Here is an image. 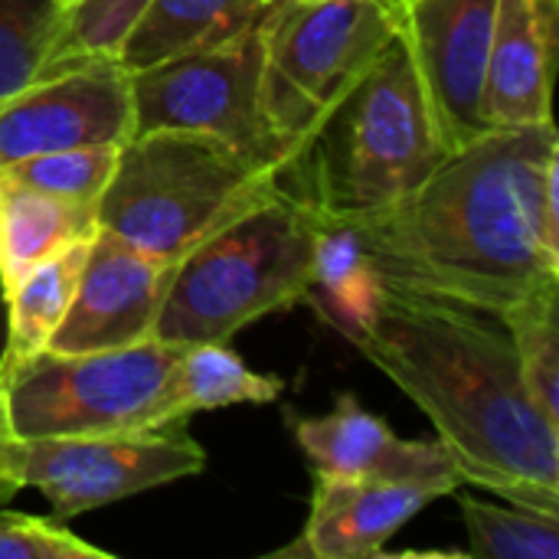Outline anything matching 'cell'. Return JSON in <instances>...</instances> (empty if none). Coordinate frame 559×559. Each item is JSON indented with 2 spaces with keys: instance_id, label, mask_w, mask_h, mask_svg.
Listing matches in <instances>:
<instances>
[{
  "instance_id": "1",
  "label": "cell",
  "mask_w": 559,
  "mask_h": 559,
  "mask_svg": "<svg viewBox=\"0 0 559 559\" xmlns=\"http://www.w3.org/2000/svg\"><path fill=\"white\" fill-rule=\"evenodd\" d=\"M350 226L386 285L501 318L559 285L557 128H491Z\"/></svg>"
},
{
  "instance_id": "2",
  "label": "cell",
  "mask_w": 559,
  "mask_h": 559,
  "mask_svg": "<svg viewBox=\"0 0 559 559\" xmlns=\"http://www.w3.org/2000/svg\"><path fill=\"white\" fill-rule=\"evenodd\" d=\"M347 341L432 419L462 481L559 518V429L534 406L501 318L383 282Z\"/></svg>"
},
{
  "instance_id": "3",
  "label": "cell",
  "mask_w": 559,
  "mask_h": 559,
  "mask_svg": "<svg viewBox=\"0 0 559 559\" xmlns=\"http://www.w3.org/2000/svg\"><path fill=\"white\" fill-rule=\"evenodd\" d=\"M413 62L393 39L318 124L285 174L321 219L357 223L409 197L442 160Z\"/></svg>"
},
{
  "instance_id": "4",
  "label": "cell",
  "mask_w": 559,
  "mask_h": 559,
  "mask_svg": "<svg viewBox=\"0 0 559 559\" xmlns=\"http://www.w3.org/2000/svg\"><path fill=\"white\" fill-rule=\"evenodd\" d=\"M318 213L285 183L197 242L177 265L154 324L164 344H229L246 324L308 298Z\"/></svg>"
},
{
  "instance_id": "5",
  "label": "cell",
  "mask_w": 559,
  "mask_h": 559,
  "mask_svg": "<svg viewBox=\"0 0 559 559\" xmlns=\"http://www.w3.org/2000/svg\"><path fill=\"white\" fill-rule=\"evenodd\" d=\"M285 167L262 164L210 134H131L95 206L98 229L128 246L180 262L197 242L269 200Z\"/></svg>"
},
{
  "instance_id": "6",
  "label": "cell",
  "mask_w": 559,
  "mask_h": 559,
  "mask_svg": "<svg viewBox=\"0 0 559 559\" xmlns=\"http://www.w3.org/2000/svg\"><path fill=\"white\" fill-rule=\"evenodd\" d=\"M180 347L147 337L131 347L36 357L0 373L16 439L102 436L174 419V370Z\"/></svg>"
},
{
  "instance_id": "7",
  "label": "cell",
  "mask_w": 559,
  "mask_h": 559,
  "mask_svg": "<svg viewBox=\"0 0 559 559\" xmlns=\"http://www.w3.org/2000/svg\"><path fill=\"white\" fill-rule=\"evenodd\" d=\"M393 39L390 0H272L262 20V111L295 160Z\"/></svg>"
},
{
  "instance_id": "8",
  "label": "cell",
  "mask_w": 559,
  "mask_h": 559,
  "mask_svg": "<svg viewBox=\"0 0 559 559\" xmlns=\"http://www.w3.org/2000/svg\"><path fill=\"white\" fill-rule=\"evenodd\" d=\"M128 85L131 134L197 131L285 174L295 164L262 111V23L213 49L128 72Z\"/></svg>"
},
{
  "instance_id": "9",
  "label": "cell",
  "mask_w": 559,
  "mask_h": 559,
  "mask_svg": "<svg viewBox=\"0 0 559 559\" xmlns=\"http://www.w3.org/2000/svg\"><path fill=\"white\" fill-rule=\"evenodd\" d=\"M190 419H174L147 429L20 439L16 465L23 488H36L56 521H69L151 488L200 475L206 468L203 445L187 429Z\"/></svg>"
},
{
  "instance_id": "10",
  "label": "cell",
  "mask_w": 559,
  "mask_h": 559,
  "mask_svg": "<svg viewBox=\"0 0 559 559\" xmlns=\"http://www.w3.org/2000/svg\"><path fill=\"white\" fill-rule=\"evenodd\" d=\"M498 0H390L429 121L452 154L488 128L485 75Z\"/></svg>"
},
{
  "instance_id": "11",
  "label": "cell",
  "mask_w": 559,
  "mask_h": 559,
  "mask_svg": "<svg viewBox=\"0 0 559 559\" xmlns=\"http://www.w3.org/2000/svg\"><path fill=\"white\" fill-rule=\"evenodd\" d=\"M131 85L115 59H88L43 75L0 102V167L131 138Z\"/></svg>"
},
{
  "instance_id": "12",
  "label": "cell",
  "mask_w": 559,
  "mask_h": 559,
  "mask_svg": "<svg viewBox=\"0 0 559 559\" xmlns=\"http://www.w3.org/2000/svg\"><path fill=\"white\" fill-rule=\"evenodd\" d=\"M177 262L154 259L124 239L95 229L72 305L46 350L88 354L154 337V324Z\"/></svg>"
},
{
  "instance_id": "13",
  "label": "cell",
  "mask_w": 559,
  "mask_h": 559,
  "mask_svg": "<svg viewBox=\"0 0 559 559\" xmlns=\"http://www.w3.org/2000/svg\"><path fill=\"white\" fill-rule=\"evenodd\" d=\"M292 429L314 475L429 485L442 498L462 485L439 439H400L350 393H344L328 416H292Z\"/></svg>"
},
{
  "instance_id": "14",
  "label": "cell",
  "mask_w": 559,
  "mask_h": 559,
  "mask_svg": "<svg viewBox=\"0 0 559 559\" xmlns=\"http://www.w3.org/2000/svg\"><path fill=\"white\" fill-rule=\"evenodd\" d=\"M559 0H498L488 75L485 121L488 128H521L554 121V69H557Z\"/></svg>"
},
{
  "instance_id": "15",
  "label": "cell",
  "mask_w": 559,
  "mask_h": 559,
  "mask_svg": "<svg viewBox=\"0 0 559 559\" xmlns=\"http://www.w3.org/2000/svg\"><path fill=\"white\" fill-rule=\"evenodd\" d=\"M314 498L305 534L275 557L373 559L426 504L442 498L429 485L354 481L314 475Z\"/></svg>"
},
{
  "instance_id": "16",
  "label": "cell",
  "mask_w": 559,
  "mask_h": 559,
  "mask_svg": "<svg viewBox=\"0 0 559 559\" xmlns=\"http://www.w3.org/2000/svg\"><path fill=\"white\" fill-rule=\"evenodd\" d=\"M272 0H147L115 62L138 72L187 52L213 49L259 26Z\"/></svg>"
},
{
  "instance_id": "17",
  "label": "cell",
  "mask_w": 559,
  "mask_h": 559,
  "mask_svg": "<svg viewBox=\"0 0 559 559\" xmlns=\"http://www.w3.org/2000/svg\"><path fill=\"white\" fill-rule=\"evenodd\" d=\"M98 229L95 206L43 193L0 170V288L10 292L33 265L59 249L92 239Z\"/></svg>"
},
{
  "instance_id": "18",
  "label": "cell",
  "mask_w": 559,
  "mask_h": 559,
  "mask_svg": "<svg viewBox=\"0 0 559 559\" xmlns=\"http://www.w3.org/2000/svg\"><path fill=\"white\" fill-rule=\"evenodd\" d=\"M88 246H92V239H79V242L59 249L56 255L33 265L10 292H3V298H7V347L0 357V373L13 370L16 364L29 360L49 347V337L56 334V328L62 324L69 305H72L82 265L88 259Z\"/></svg>"
},
{
  "instance_id": "19",
  "label": "cell",
  "mask_w": 559,
  "mask_h": 559,
  "mask_svg": "<svg viewBox=\"0 0 559 559\" xmlns=\"http://www.w3.org/2000/svg\"><path fill=\"white\" fill-rule=\"evenodd\" d=\"M380 295L383 278L373 259L367 255L360 233L350 223L321 219L314 242L311 292L305 301H311L344 337H350L357 328H364Z\"/></svg>"
},
{
  "instance_id": "20",
  "label": "cell",
  "mask_w": 559,
  "mask_h": 559,
  "mask_svg": "<svg viewBox=\"0 0 559 559\" xmlns=\"http://www.w3.org/2000/svg\"><path fill=\"white\" fill-rule=\"evenodd\" d=\"M285 383L269 373L249 370L229 344L180 347L174 370V400L180 416H197L226 406H265L282 396Z\"/></svg>"
},
{
  "instance_id": "21",
  "label": "cell",
  "mask_w": 559,
  "mask_h": 559,
  "mask_svg": "<svg viewBox=\"0 0 559 559\" xmlns=\"http://www.w3.org/2000/svg\"><path fill=\"white\" fill-rule=\"evenodd\" d=\"M524 386L547 423L559 429V285H550L501 314Z\"/></svg>"
},
{
  "instance_id": "22",
  "label": "cell",
  "mask_w": 559,
  "mask_h": 559,
  "mask_svg": "<svg viewBox=\"0 0 559 559\" xmlns=\"http://www.w3.org/2000/svg\"><path fill=\"white\" fill-rule=\"evenodd\" d=\"M468 557L478 559H559V518L521 504L498 508L462 495Z\"/></svg>"
},
{
  "instance_id": "23",
  "label": "cell",
  "mask_w": 559,
  "mask_h": 559,
  "mask_svg": "<svg viewBox=\"0 0 559 559\" xmlns=\"http://www.w3.org/2000/svg\"><path fill=\"white\" fill-rule=\"evenodd\" d=\"M144 7L147 0H72L59 16L56 39L36 79L88 59H115Z\"/></svg>"
},
{
  "instance_id": "24",
  "label": "cell",
  "mask_w": 559,
  "mask_h": 559,
  "mask_svg": "<svg viewBox=\"0 0 559 559\" xmlns=\"http://www.w3.org/2000/svg\"><path fill=\"white\" fill-rule=\"evenodd\" d=\"M59 16L56 0H0V102L36 82Z\"/></svg>"
},
{
  "instance_id": "25",
  "label": "cell",
  "mask_w": 559,
  "mask_h": 559,
  "mask_svg": "<svg viewBox=\"0 0 559 559\" xmlns=\"http://www.w3.org/2000/svg\"><path fill=\"white\" fill-rule=\"evenodd\" d=\"M118 151H121V144L66 147V151H49V154L16 160V164L0 167V170L13 174L16 180L36 187L43 193L59 197V200L98 206V200H102V193L115 174Z\"/></svg>"
},
{
  "instance_id": "26",
  "label": "cell",
  "mask_w": 559,
  "mask_h": 559,
  "mask_svg": "<svg viewBox=\"0 0 559 559\" xmlns=\"http://www.w3.org/2000/svg\"><path fill=\"white\" fill-rule=\"evenodd\" d=\"M0 559H111V554L69 534L56 518L3 511L0 504Z\"/></svg>"
},
{
  "instance_id": "27",
  "label": "cell",
  "mask_w": 559,
  "mask_h": 559,
  "mask_svg": "<svg viewBox=\"0 0 559 559\" xmlns=\"http://www.w3.org/2000/svg\"><path fill=\"white\" fill-rule=\"evenodd\" d=\"M16 436L10 429V416H7V396H3V383H0V504H7L20 488V465H16Z\"/></svg>"
},
{
  "instance_id": "28",
  "label": "cell",
  "mask_w": 559,
  "mask_h": 559,
  "mask_svg": "<svg viewBox=\"0 0 559 559\" xmlns=\"http://www.w3.org/2000/svg\"><path fill=\"white\" fill-rule=\"evenodd\" d=\"M56 3H59V7H62V10H66V7H69V3H72V0H56Z\"/></svg>"
}]
</instances>
